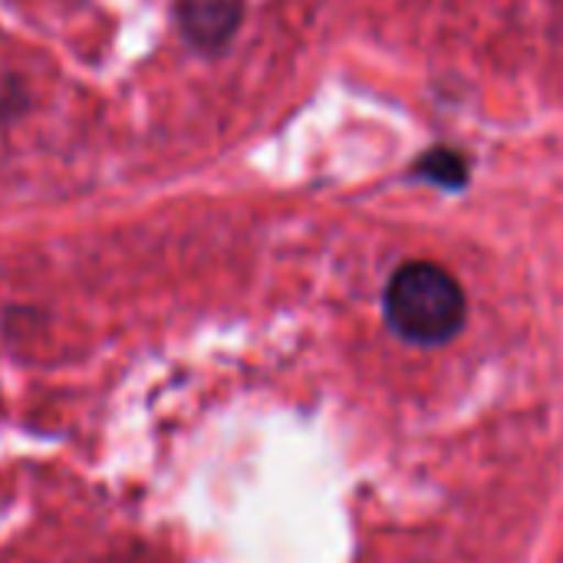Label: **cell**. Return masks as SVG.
Returning <instances> with one entry per match:
<instances>
[{
	"label": "cell",
	"instance_id": "cell-1",
	"mask_svg": "<svg viewBox=\"0 0 563 563\" xmlns=\"http://www.w3.org/2000/svg\"><path fill=\"white\" fill-rule=\"evenodd\" d=\"M383 317L399 340L416 346H449L465 330L468 300L462 284L445 267L412 261L389 277Z\"/></svg>",
	"mask_w": 563,
	"mask_h": 563
},
{
	"label": "cell",
	"instance_id": "cell-3",
	"mask_svg": "<svg viewBox=\"0 0 563 563\" xmlns=\"http://www.w3.org/2000/svg\"><path fill=\"white\" fill-rule=\"evenodd\" d=\"M419 172L426 178L439 181V185H449V188H462V181H465V165H462V155H455V152H432V155H426Z\"/></svg>",
	"mask_w": 563,
	"mask_h": 563
},
{
	"label": "cell",
	"instance_id": "cell-2",
	"mask_svg": "<svg viewBox=\"0 0 563 563\" xmlns=\"http://www.w3.org/2000/svg\"><path fill=\"white\" fill-rule=\"evenodd\" d=\"M181 16L195 43L218 46L234 33L241 20V0H185Z\"/></svg>",
	"mask_w": 563,
	"mask_h": 563
}]
</instances>
